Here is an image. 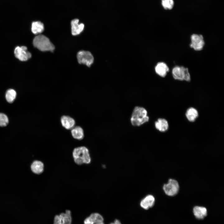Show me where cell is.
<instances>
[{
    "label": "cell",
    "instance_id": "1",
    "mask_svg": "<svg viewBox=\"0 0 224 224\" xmlns=\"http://www.w3.org/2000/svg\"><path fill=\"white\" fill-rule=\"evenodd\" d=\"M72 156L74 162L78 165L89 164L91 158L88 149L84 146L75 148L73 150Z\"/></svg>",
    "mask_w": 224,
    "mask_h": 224
},
{
    "label": "cell",
    "instance_id": "2",
    "mask_svg": "<svg viewBox=\"0 0 224 224\" xmlns=\"http://www.w3.org/2000/svg\"><path fill=\"white\" fill-rule=\"evenodd\" d=\"M147 110L142 107L136 106L133 109L130 119L132 124L135 126H139L148 121Z\"/></svg>",
    "mask_w": 224,
    "mask_h": 224
},
{
    "label": "cell",
    "instance_id": "3",
    "mask_svg": "<svg viewBox=\"0 0 224 224\" xmlns=\"http://www.w3.org/2000/svg\"><path fill=\"white\" fill-rule=\"evenodd\" d=\"M33 44L35 47L42 51L53 52L55 48L49 39L42 35H37L34 38Z\"/></svg>",
    "mask_w": 224,
    "mask_h": 224
},
{
    "label": "cell",
    "instance_id": "4",
    "mask_svg": "<svg viewBox=\"0 0 224 224\" xmlns=\"http://www.w3.org/2000/svg\"><path fill=\"white\" fill-rule=\"evenodd\" d=\"M172 74L175 80L181 81L184 80L187 82H189L191 80L188 68L183 66L174 67L172 69Z\"/></svg>",
    "mask_w": 224,
    "mask_h": 224
},
{
    "label": "cell",
    "instance_id": "5",
    "mask_svg": "<svg viewBox=\"0 0 224 224\" xmlns=\"http://www.w3.org/2000/svg\"><path fill=\"white\" fill-rule=\"evenodd\" d=\"M179 188L178 181L175 179H170L168 180L167 183L164 184L163 189L166 195L173 196L178 193Z\"/></svg>",
    "mask_w": 224,
    "mask_h": 224
},
{
    "label": "cell",
    "instance_id": "6",
    "mask_svg": "<svg viewBox=\"0 0 224 224\" xmlns=\"http://www.w3.org/2000/svg\"><path fill=\"white\" fill-rule=\"evenodd\" d=\"M190 47L197 51L202 50L204 47L205 42L203 36L195 34H192L190 36Z\"/></svg>",
    "mask_w": 224,
    "mask_h": 224
},
{
    "label": "cell",
    "instance_id": "7",
    "mask_svg": "<svg viewBox=\"0 0 224 224\" xmlns=\"http://www.w3.org/2000/svg\"><path fill=\"white\" fill-rule=\"evenodd\" d=\"M77 59L80 64H82L90 67L94 61V58L89 51L81 50L78 52L77 55Z\"/></svg>",
    "mask_w": 224,
    "mask_h": 224
},
{
    "label": "cell",
    "instance_id": "8",
    "mask_svg": "<svg viewBox=\"0 0 224 224\" xmlns=\"http://www.w3.org/2000/svg\"><path fill=\"white\" fill-rule=\"evenodd\" d=\"M14 52L16 57L22 61L27 60L31 56V53L27 51V48L25 46L16 47Z\"/></svg>",
    "mask_w": 224,
    "mask_h": 224
},
{
    "label": "cell",
    "instance_id": "9",
    "mask_svg": "<svg viewBox=\"0 0 224 224\" xmlns=\"http://www.w3.org/2000/svg\"><path fill=\"white\" fill-rule=\"evenodd\" d=\"M71 211L66 210L65 213H62L55 216L54 224H71Z\"/></svg>",
    "mask_w": 224,
    "mask_h": 224
},
{
    "label": "cell",
    "instance_id": "10",
    "mask_svg": "<svg viewBox=\"0 0 224 224\" xmlns=\"http://www.w3.org/2000/svg\"><path fill=\"white\" fill-rule=\"evenodd\" d=\"M84 224H104V218L98 213H93L85 219Z\"/></svg>",
    "mask_w": 224,
    "mask_h": 224
},
{
    "label": "cell",
    "instance_id": "11",
    "mask_svg": "<svg viewBox=\"0 0 224 224\" xmlns=\"http://www.w3.org/2000/svg\"><path fill=\"white\" fill-rule=\"evenodd\" d=\"M79 20L77 19L72 20L71 22V32L72 35H79L83 30L84 25L82 23H79Z\"/></svg>",
    "mask_w": 224,
    "mask_h": 224
},
{
    "label": "cell",
    "instance_id": "12",
    "mask_svg": "<svg viewBox=\"0 0 224 224\" xmlns=\"http://www.w3.org/2000/svg\"><path fill=\"white\" fill-rule=\"evenodd\" d=\"M155 198L153 196L148 194L141 201L140 205L144 209L147 210L153 207L155 203Z\"/></svg>",
    "mask_w": 224,
    "mask_h": 224
},
{
    "label": "cell",
    "instance_id": "13",
    "mask_svg": "<svg viewBox=\"0 0 224 224\" xmlns=\"http://www.w3.org/2000/svg\"><path fill=\"white\" fill-rule=\"evenodd\" d=\"M156 73L161 77H165L169 72V69L167 65L164 62L158 63L155 67Z\"/></svg>",
    "mask_w": 224,
    "mask_h": 224
},
{
    "label": "cell",
    "instance_id": "14",
    "mask_svg": "<svg viewBox=\"0 0 224 224\" xmlns=\"http://www.w3.org/2000/svg\"><path fill=\"white\" fill-rule=\"evenodd\" d=\"M30 168L32 172L34 174L40 175L42 174L44 171V165L41 161L36 160L32 162L30 165Z\"/></svg>",
    "mask_w": 224,
    "mask_h": 224
},
{
    "label": "cell",
    "instance_id": "15",
    "mask_svg": "<svg viewBox=\"0 0 224 224\" xmlns=\"http://www.w3.org/2000/svg\"><path fill=\"white\" fill-rule=\"evenodd\" d=\"M60 121L62 126L67 129H72L74 127L75 124L74 119L68 116H63L61 118Z\"/></svg>",
    "mask_w": 224,
    "mask_h": 224
},
{
    "label": "cell",
    "instance_id": "16",
    "mask_svg": "<svg viewBox=\"0 0 224 224\" xmlns=\"http://www.w3.org/2000/svg\"><path fill=\"white\" fill-rule=\"evenodd\" d=\"M156 128L161 132L167 131L169 128V124L166 120L163 118H159L155 123Z\"/></svg>",
    "mask_w": 224,
    "mask_h": 224
},
{
    "label": "cell",
    "instance_id": "17",
    "mask_svg": "<svg viewBox=\"0 0 224 224\" xmlns=\"http://www.w3.org/2000/svg\"><path fill=\"white\" fill-rule=\"evenodd\" d=\"M194 214L196 218L203 219L207 215V209L204 207L196 206L193 208Z\"/></svg>",
    "mask_w": 224,
    "mask_h": 224
},
{
    "label": "cell",
    "instance_id": "18",
    "mask_svg": "<svg viewBox=\"0 0 224 224\" xmlns=\"http://www.w3.org/2000/svg\"><path fill=\"white\" fill-rule=\"evenodd\" d=\"M71 133L72 137L76 139L82 140L84 137L83 130L80 126H76L73 127L71 129Z\"/></svg>",
    "mask_w": 224,
    "mask_h": 224
},
{
    "label": "cell",
    "instance_id": "19",
    "mask_svg": "<svg viewBox=\"0 0 224 224\" xmlns=\"http://www.w3.org/2000/svg\"><path fill=\"white\" fill-rule=\"evenodd\" d=\"M44 30L43 24L40 21H35L32 23L31 30L34 34H40L43 32Z\"/></svg>",
    "mask_w": 224,
    "mask_h": 224
},
{
    "label": "cell",
    "instance_id": "20",
    "mask_svg": "<svg viewBox=\"0 0 224 224\" xmlns=\"http://www.w3.org/2000/svg\"><path fill=\"white\" fill-rule=\"evenodd\" d=\"M198 112L194 108L190 107L188 109L186 112L185 115L187 119L190 122H193L198 116Z\"/></svg>",
    "mask_w": 224,
    "mask_h": 224
},
{
    "label": "cell",
    "instance_id": "21",
    "mask_svg": "<svg viewBox=\"0 0 224 224\" xmlns=\"http://www.w3.org/2000/svg\"><path fill=\"white\" fill-rule=\"evenodd\" d=\"M16 93L15 90L13 89H9L7 91L5 97L7 101L10 103L13 102L15 100Z\"/></svg>",
    "mask_w": 224,
    "mask_h": 224
},
{
    "label": "cell",
    "instance_id": "22",
    "mask_svg": "<svg viewBox=\"0 0 224 224\" xmlns=\"http://www.w3.org/2000/svg\"><path fill=\"white\" fill-rule=\"evenodd\" d=\"M8 122L7 116L3 113H0V126H5L8 124Z\"/></svg>",
    "mask_w": 224,
    "mask_h": 224
},
{
    "label": "cell",
    "instance_id": "23",
    "mask_svg": "<svg viewBox=\"0 0 224 224\" xmlns=\"http://www.w3.org/2000/svg\"><path fill=\"white\" fill-rule=\"evenodd\" d=\"M162 4L166 9H171L174 5L173 0H162Z\"/></svg>",
    "mask_w": 224,
    "mask_h": 224
},
{
    "label": "cell",
    "instance_id": "24",
    "mask_svg": "<svg viewBox=\"0 0 224 224\" xmlns=\"http://www.w3.org/2000/svg\"><path fill=\"white\" fill-rule=\"evenodd\" d=\"M110 224H121V223L119 220L115 219L113 222H112Z\"/></svg>",
    "mask_w": 224,
    "mask_h": 224
}]
</instances>
